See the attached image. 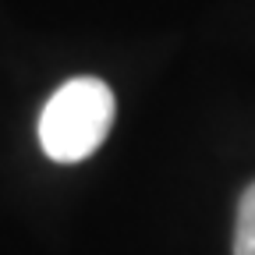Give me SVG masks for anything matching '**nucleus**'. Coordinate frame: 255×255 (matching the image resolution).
Returning a JSON list of instances; mask_svg holds the SVG:
<instances>
[{
  "mask_svg": "<svg viewBox=\"0 0 255 255\" xmlns=\"http://www.w3.org/2000/svg\"><path fill=\"white\" fill-rule=\"evenodd\" d=\"M114 92L100 78L64 82L39 114V145L53 163H82L114 128Z\"/></svg>",
  "mask_w": 255,
  "mask_h": 255,
  "instance_id": "1",
  "label": "nucleus"
},
{
  "mask_svg": "<svg viewBox=\"0 0 255 255\" xmlns=\"http://www.w3.org/2000/svg\"><path fill=\"white\" fill-rule=\"evenodd\" d=\"M234 255H255V184L245 188L234 223Z\"/></svg>",
  "mask_w": 255,
  "mask_h": 255,
  "instance_id": "2",
  "label": "nucleus"
}]
</instances>
